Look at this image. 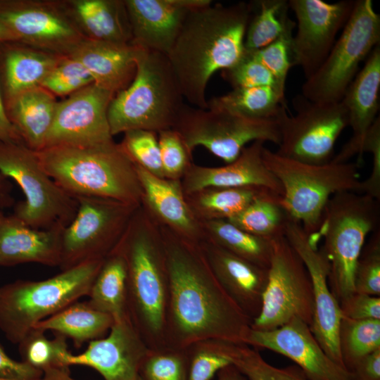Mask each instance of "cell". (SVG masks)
Listing matches in <instances>:
<instances>
[{
    "instance_id": "1",
    "label": "cell",
    "mask_w": 380,
    "mask_h": 380,
    "mask_svg": "<svg viewBox=\"0 0 380 380\" xmlns=\"http://www.w3.org/2000/svg\"><path fill=\"white\" fill-rule=\"evenodd\" d=\"M159 227L169 279L165 346L186 349L208 339L244 343L252 319L220 284L199 243Z\"/></svg>"
},
{
    "instance_id": "2",
    "label": "cell",
    "mask_w": 380,
    "mask_h": 380,
    "mask_svg": "<svg viewBox=\"0 0 380 380\" xmlns=\"http://www.w3.org/2000/svg\"><path fill=\"white\" fill-rule=\"evenodd\" d=\"M252 4L229 6L212 1L192 9L167 57L184 99L207 109L205 91L211 77L231 68L245 53Z\"/></svg>"
},
{
    "instance_id": "3",
    "label": "cell",
    "mask_w": 380,
    "mask_h": 380,
    "mask_svg": "<svg viewBox=\"0 0 380 380\" xmlns=\"http://www.w3.org/2000/svg\"><path fill=\"white\" fill-rule=\"evenodd\" d=\"M114 249L126 263L132 323L150 349L165 346L169 279L165 248L159 224L141 204Z\"/></svg>"
},
{
    "instance_id": "4",
    "label": "cell",
    "mask_w": 380,
    "mask_h": 380,
    "mask_svg": "<svg viewBox=\"0 0 380 380\" xmlns=\"http://www.w3.org/2000/svg\"><path fill=\"white\" fill-rule=\"evenodd\" d=\"M47 174L75 198L96 197L140 205L134 163L113 140L91 146H54L35 151Z\"/></svg>"
},
{
    "instance_id": "5",
    "label": "cell",
    "mask_w": 380,
    "mask_h": 380,
    "mask_svg": "<svg viewBox=\"0 0 380 380\" xmlns=\"http://www.w3.org/2000/svg\"><path fill=\"white\" fill-rule=\"evenodd\" d=\"M184 99L167 55L140 48L134 79L109 105L110 133L113 137L132 129L158 133L172 129Z\"/></svg>"
},
{
    "instance_id": "6",
    "label": "cell",
    "mask_w": 380,
    "mask_h": 380,
    "mask_svg": "<svg viewBox=\"0 0 380 380\" xmlns=\"http://www.w3.org/2000/svg\"><path fill=\"white\" fill-rule=\"evenodd\" d=\"M103 260L61 270L40 281L18 280L0 287V329L18 344L39 322L89 295Z\"/></svg>"
},
{
    "instance_id": "7",
    "label": "cell",
    "mask_w": 380,
    "mask_h": 380,
    "mask_svg": "<svg viewBox=\"0 0 380 380\" xmlns=\"http://www.w3.org/2000/svg\"><path fill=\"white\" fill-rule=\"evenodd\" d=\"M262 156L266 167L282 186L284 208L310 236L318 234L325 208L334 194L358 191L360 181L356 163L309 164L281 156L265 146Z\"/></svg>"
},
{
    "instance_id": "8",
    "label": "cell",
    "mask_w": 380,
    "mask_h": 380,
    "mask_svg": "<svg viewBox=\"0 0 380 380\" xmlns=\"http://www.w3.org/2000/svg\"><path fill=\"white\" fill-rule=\"evenodd\" d=\"M379 201L354 191L334 194L318 234L329 263L328 284L338 303L354 291V274L367 235L377 229Z\"/></svg>"
},
{
    "instance_id": "9",
    "label": "cell",
    "mask_w": 380,
    "mask_h": 380,
    "mask_svg": "<svg viewBox=\"0 0 380 380\" xmlns=\"http://www.w3.org/2000/svg\"><path fill=\"white\" fill-rule=\"evenodd\" d=\"M0 174L14 180L25 199L13 214L38 229L65 227L74 218L77 200L47 174L35 151L22 142L0 141Z\"/></svg>"
},
{
    "instance_id": "10",
    "label": "cell",
    "mask_w": 380,
    "mask_h": 380,
    "mask_svg": "<svg viewBox=\"0 0 380 380\" xmlns=\"http://www.w3.org/2000/svg\"><path fill=\"white\" fill-rule=\"evenodd\" d=\"M380 44V15L372 0H355L351 15L327 57L302 86V95L318 103L341 101L360 63Z\"/></svg>"
},
{
    "instance_id": "11",
    "label": "cell",
    "mask_w": 380,
    "mask_h": 380,
    "mask_svg": "<svg viewBox=\"0 0 380 380\" xmlns=\"http://www.w3.org/2000/svg\"><path fill=\"white\" fill-rule=\"evenodd\" d=\"M191 153L203 146L226 164L234 161L250 144L261 141L279 145L278 119L257 120L222 110L186 104L172 127Z\"/></svg>"
},
{
    "instance_id": "12",
    "label": "cell",
    "mask_w": 380,
    "mask_h": 380,
    "mask_svg": "<svg viewBox=\"0 0 380 380\" xmlns=\"http://www.w3.org/2000/svg\"><path fill=\"white\" fill-rule=\"evenodd\" d=\"M75 199L76 214L61 235V270L105 259L119 243L139 206L103 198Z\"/></svg>"
},
{
    "instance_id": "13",
    "label": "cell",
    "mask_w": 380,
    "mask_h": 380,
    "mask_svg": "<svg viewBox=\"0 0 380 380\" xmlns=\"http://www.w3.org/2000/svg\"><path fill=\"white\" fill-rule=\"evenodd\" d=\"M313 315L312 286L305 264L285 236L273 240L261 310L251 328L270 331L293 319L311 327Z\"/></svg>"
},
{
    "instance_id": "14",
    "label": "cell",
    "mask_w": 380,
    "mask_h": 380,
    "mask_svg": "<svg viewBox=\"0 0 380 380\" xmlns=\"http://www.w3.org/2000/svg\"><path fill=\"white\" fill-rule=\"evenodd\" d=\"M296 115L286 108L277 119L281 139L276 153L302 163L323 165L334 158V146L348 126V115L343 103L313 102L302 94L293 99Z\"/></svg>"
},
{
    "instance_id": "15",
    "label": "cell",
    "mask_w": 380,
    "mask_h": 380,
    "mask_svg": "<svg viewBox=\"0 0 380 380\" xmlns=\"http://www.w3.org/2000/svg\"><path fill=\"white\" fill-rule=\"evenodd\" d=\"M0 23L18 42L63 56L86 38L65 1H0Z\"/></svg>"
},
{
    "instance_id": "16",
    "label": "cell",
    "mask_w": 380,
    "mask_h": 380,
    "mask_svg": "<svg viewBox=\"0 0 380 380\" xmlns=\"http://www.w3.org/2000/svg\"><path fill=\"white\" fill-rule=\"evenodd\" d=\"M355 0L328 3L322 0H289L296 32L291 42L293 65L300 67L305 80L323 63L349 20Z\"/></svg>"
},
{
    "instance_id": "17",
    "label": "cell",
    "mask_w": 380,
    "mask_h": 380,
    "mask_svg": "<svg viewBox=\"0 0 380 380\" xmlns=\"http://www.w3.org/2000/svg\"><path fill=\"white\" fill-rule=\"evenodd\" d=\"M115 94L92 83L58 102L44 148L113 141L108 110Z\"/></svg>"
},
{
    "instance_id": "18",
    "label": "cell",
    "mask_w": 380,
    "mask_h": 380,
    "mask_svg": "<svg viewBox=\"0 0 380 380\" xmlns=\"http://www.w3.org/2000/svg\"><path fill=\"white\" fill-rule=\"evenodd\" d=\"M284 236L303 260L311 279L314 298L311 331L326 354L345 368L339 346L342 315L328 284L329 261L323 251L312 243L310 235L298 222L291 220Z\"/></svg>"
},
{
    "instance_id": "19",
    "label": "cell",
    "mask_w": 380,
    "mask_h": 380,
    "mask_svg": "<svg viewBox=\"0 0 380 380\" xmlns=\"http://www.w3.org/2000/svg\"><path fill=\"white\" fill-rule=\"evenodd\" d=\"M129 315L114 321L108 335L89 342L77 355L65 351L61 355L63 367H89L105 380H139L141 364L149 351Z\"/></svg>"
},
{
    "instance_id": "20",
    "label": "cell",
    "mask_w": 380,
    "mask_h": 380,
    "mask_svg": "<svg viewBox=\"0 0 380 380\" xmlns=\"http://www.w3.org/2000/svg\"><path fill=\"white\" fill-rule=\"evenodd\" d=\"M244 343L278 353L293 361L309 380H355L324 351L310 327L299 319L270 331L250 329Z\"/></svg>"
},
{
    "instance_id": "21",
    "label": "cell",
    "mask_w": 380,
    "mask_h": 380,
    "mask_svg": "<svg viewBox=\"0 0 380 380\" xmlns=\"http://www.w3.org/2000/svg\"><path fill=\"white\" fill-rule=\"evenodd\" d=\"M210 0H124L132 33L130 44L167 55L194 8Z\"/></svg>"
},
{
    "instance_id": "22",
    "label": "cell",
    "mask_w": 380,
    "mask_h": 380,
    "mask_svg": "<svg viewBox=\"0 0 380 380\" xmlns=\"http://www.w3.org/2000/svg\"><path fill=\"white\" fill-rule=\"evenodd\" d=\"M265 142L254 141L245 147L234 161L220 167L193 163L181 179L185 195L208 187L258 186L283 196V188L266 167L262 152Z\"/></svg>"
},
{
    "instance_id": "23",
    "label": "cell",
    "mask_w": 380,
    "mask_h": 380,
    "mask_svg": "<svg viewBox=\"0 0 380 380\" xmlns=\"http://www.w3.org/2000/svg\"><path fill=\"white\" fill-rule=\"evenodd\" d=\"M379 95L380 44L369 53L341 99L348 112V126L352 129L353 135L331 162L346 163L358 154L359 163L363 141L377 118Z\"/></svg>"
},
{
    "instance_id": "24",
    "label": "cell",
    "mask_w": 380,
    "mask_h": 380,
    "mask_svg": "<svg viewBox=\"0 0 380 380\" xmlns=\"http://www.w3.org/2000/svg\"><path fill=\"white\" fill-rule=\"evenodd\" d=\"M199 245L220 284L253 320L261 310L268 269L241 258L206 239Z\"/></svg>"
},
{
    "instance_id": "25",
    "label": "cell",
    "mask_w": 380,
    "mask_h": 380,
    "mask_svg": "<svg viewBox=\"0 0 380 380\" xmlns=\"http://www.w3.org/2000/svg\"><path fill=\"white\" fill-rule=\"evenodd\" d=\"M135 167L142 190L141 204L155 221L184 239L201 241L204 232L186 202L181 180L157 177Z\"/></svg>"
},
{
    "instance_id": "26",
    "label": "cell",
    "mask_w": 380,
    "mask_h": 380,
    "mask_svg": "<svg viewBox=\"0 0 380 380\" xmlns=\"http://www.w3.org/2000/svg\"><path fill=\"white\" fill-rule=\"evenodd\" d=\"M63 229H34L0 211V265L34 262L59 267Z\"/></svg>"
},
{
    "instance_id": "27",
    "label": "cell",
    "mask_w": 380,
    "mask_h": 380,
    "mask_svg": "<svg viewBox=\"0 0 380 380\" xmlns=\"http://www.w3.org/2000/svg\"><path fill=\"white\" fill-rule=\"evenodd\" d=\"M140 48L132 44L83 39L68 56L78 61L94 83L115 94L132 82Z\"/></svg>"
},
{
    "instance_id": "28",
    "label": "cell",
    "mask_w": 380,
    "mask_h": 380,
    "mask_svg": "<svg viewBox=\"0 0 380 380\" xmlns=\"http://www.w3.org/2000/svg\"><path fill=\"white\" fill-rule=\"evenodd\" d=\"M65 1L70 15L86 38L120 44L131 42V28L124 1Z\"/></svg>"
},
{
    "instance_id": "29",
    "label": "cell",
    "mask_w": 380,
    "mask_h": 380,
    "mask_svg": "<svg viewBox=\"0 0 380 380\" xmlns=\"http://www.w3.org/2000/svg\"><path fill=\"white\" fill-rule=\"evenodd\" d=\"M57 104L56 96L42 87L6 101L10 121L23 144L31 150L38 151L44 148Z\"/></svg>"
},
{
    "instance_id": "30",
    "label": "cell",
    "mask_w": 380,
    "mask_h": 380,
    "mask_svg": "<svg viewBox=\"0 0 380 380\" xmlns=\"http://www.w3.org/2000/svg\"><path fill=\"white\" fill-rule=\"evenodd\" d=\"M64 57L27 45H8L4 56L6 101L41 87L52 69Z\"/></svg>"
},
{
    "instance_id": "31",
    "label": "cell",
    "mask_w": 380,
    "mask_h": 380,
    "mask_svg": "<svg viewBox=\"0 0 380 380\" xmlns=\"http://www.w3.org/2000/svg\"><path fill=\"white\" fill-rule=\"evenodd\" d=\"M114 323L113 317L92 307L88 301H76L39 322L33 329L52 331L80 347L84 342L102 338Z\"/></svg>"
},
{
    "instance_id": "32",
    "label": "cell",
    "mask_w": 380,
    "mask_h": 380,
    "mask_svg": "<svg viewBox=\"0 0 380 380\" xmlns=\"http://www.w3.org/2000/svg\"><path fill=\"white\" fill-rule=\"evenodd\" d=\"M87 300L114 321L129 315L127 302V267L122 254L114 249L103 260L89 291Z\"/></svg>"
},
{
    "instance_id": "33",
    "label": "cell",
    "mask_w": 380,
    "mask_h": 380,
    "mask_svg": "<svg viewBox=\"0 0 380 380\" xmlns=\"http://www.w3.org/2000/svg\"><path fill=\"white\" fill-rule=\"evenodd\" d=\"M282 196L265 189L228 220L239 229L273 241L284 236L291 220L281 203Z\"/></svg>"
},
{
    "instance_id": "34",
    "label": "cell",
    "mask_w": 380,
    "mask_h": 380,
    "mask_svg": "<svg viewBox=\"0 0 380 380\" xmlns=\"http://www.w3.org/2000/svg\"><path fill=\"white\" fill-rule=\"evenodd\" d=\"M286 108L285 93L272 87L233 89L208 101V108L257 120L277 119Z\"/></svg>"
},
{
    "instance_id": "35",
    "label": "cell",
    "mask_w": 380,
    "mask_h": 380,
    "mask_svg": "<svg viewBox=\"0 0 380 380\" xmlns=\"http://www.w3.org/2000/svg\"><path fill=\"white\" fill-rule=\"evenodd\" d=\"M268 189L258 186L208 187L185 195L195 217L201 222L229 220Z\"/></svg>"
},
{
    "instance_id": "36",
    "label": "cell",
    "mask_w": 380,
    "mask_h": 380,
    "mask_svg": "<svg viewBox=\"0 0 380 380\" xmlns=\"http://www.w3.org/2000/svg\"><path fill=\"white\" fill-rule=\"evenodd\" d=\"M201 224L204 239L254 265L269 268L273 241L243 231L227 220L203 221Z\"/></svg>"
},
{
    "instance_id": "37",
    "label": "cell",
    "mask_w": 380,
    "mask_h": 380,
    "mask_svg": "<svg viewBox=\"0 0 380 380\" xmlns=\"http://www.w3.org/2000/svg\"><path fill=\"white\" fill-rule=\"evenodd\" d=\"M258 11L251 18L246 32L245 51L260 49L281 36L293 33L296 23L288 15L286 0H260L256 3Z\"/></svg>"
},
{
    "instance_id": "38",
    "label": "cell",
    "mask_w": 380,
    "mask_h": 380,
    "mask_svg": "<svg viewBox=\"0 0 380 380\" xmlns=\"http://www.w3.org/2000/svg\"><path fill=\"white\" fill-rule=\"evenodd\" d=\"M339 346L343 365L351 372L362 358L380 348V319L353 320L342 317Z\"/></svg>"
},
{
    "instance_id": "39",
    "label": "cell",
    "mask_w": 380,
    "mask_h": 380,
    "mask_svg": "<svg viewBox=\"0 0 380 380\" xmlns=\"http://www.w3.org/2000/svg\"><path fill=\"white\" fill-rule=\"evenodd\" d=\"M237 343L208 339L188 347V380H212L220 369L232 365V357Z\"/></svg>"
},
{
    "instance_id": "40",
    "label": "cell",
    "mask_w": 380,
    "mask_h": 380,
    "mask_svg": "<svg viewBox=\"0 0 380 380\" xmlns=\"http://www.w3.org/2000/svg\"><path fill=\"white\" fill-rule=\"evenodd\" d=\"M189 367L186 348L150 349L141 364L139 377L142 380H188Z\"/></svg>"
},
{
    "instance_id": "41",
    "label": "cell",
    "mask_w": 380,
    "mask_h": 380,
    "mask_svg": "<svg viewBox=\"0 0 380 380\" xmlns=\"http://www.w3.org/2000/svg\"><path fill=\"white\" fill-rule=\"evenodd\" d=\"M232 365L250 380H309L297 365L274 367L257 349L242 343L236 345Z\"/></svg>"
},
{
    "instance_id": "42",
    "label": "cell",
    "mask_w": 380,
    "mask_h": 380,
    "mask_svg": "<svg viewBox=\"0 0 380 380\" xmlns=\"http://www.w3.org/2000/svg\"><path fill=\"white\" fill-rule=\"evenodd\" d=\"M22 361L42 372L51 367H64L61 355L68 350L66 338L57 334L49 339L44 331L33 329L19 343Z\"/></svg>"
},
{
    "instance_id": "43",
    "label": "cell",
    "mask_w": 380,
    "mask_h": 380,
    "mask_svg": "<svg viewBox=\"0 0 380 380\" xmlns=\"http://www.w3.org/2000/svg\"><path fill=\"white\" fill-rule=\"evenodd\" d=\"M132 162L160 177H164L157 133L144 129L124 132L120 143Z\"/></svg>"
},
{
    "instance_id": "44",
    "label": "cell",
    "mask_w": 380,
    "mask_h": 380,
    "mask_svg": "<svg viewBox=\"0 0 380 380\" xmlns=\"http://www.w3.org/2000/svg\"><path fill=\"white\" fill-rule=\"evenodd\" d=\"M94 83L87 70L78 61L64 56L51 70L41 87L55 96H68Z\"/></svg>"
},
{
    "instance_id": "45",
    "label": "cell",
    "mask_w": 380,
    "mask_h": 380,
    "mask_svg": "<svg viewBox=\"0 0 380 380\" xmlns=\"http://www.w3.org/2000/svg\"><path fill=\"white\" fill-rule=\"evenodd\" d=\"M354 291L356 293L379 296L380 295V232L376 229L367 245L364 246L354 274Z\"/></svg>"
},
{
    "instance_id": "46",
    "label": "cell",
    "mask_w": 380,
    "mask_h": 380,
    "mask_svg": "<svg viewBox=\"0 0 380 380\" xmlns=\"http://www.w3.org/2000/svg\"><path fill=\"white\" fill-rule=\"evenodd\" d=\"M157 136L164 177L181 180L194 163L192 153L173 129L158 132Z\"/></svg>"
},
{
    "instance_id": "47",
    "label": "cell",
    "mask_w": 380,
    "mask_h": 380,
    "mask_svg": "<svg viewBox=\"0 0 380 380\" xmlns=\"http://www.w3.org/2000/svg\"><path fill=\"white\" fill-rule=\"evenodd\" d=\"M221 75L233 89L267 86L285 93L267 68L246 51L235 65L222 70Z\"/></svg>"
},
{
    "instance_id": "48",
    "label": "cell",
    "mask_w": 380,
    "mask_h": 380,
    "mask_svg": "<svg viewBox=\"0 0 380 380\" xmlns=\"http://www.w3.org/2000/svg\"><path fill=\"white\" fill-rule=\"evenodd\" d=\"M292 37L293 33L286 34L260 49L246 51L265 66L284 89L289 71L293 66L291 51Z\"/></svg>"
},
{
    "instance_id": "49",
    "label": "cell",
    "mask_w": 380,
    "mask_h": 380,
    "mask_svg": "<svg viewBox=\"0 0 380 380\" xmlns=\"http://www.w3.org/2000/svg\"><path fill=\"white\" fill-rule=\"evenodd\" d=\"M372 155V169L369 176L360 181L357 193L380 201V118L378 116L369 129L360 150V162L363 153Z\"/></svg>"
},
{
    "instance_id": "50",
    "label": "cell",
    "mask_w": 380,
    "mask_h": 380,
    "mask_svg": "<svg viewBox=\"0 0 380 380\" xmlns=\"http://www.w3.org/2000/svg\"><path fill=\"white\" fill-rule=\"evenodd\" d=\"M342 317L380 319V298L354 292L339 303Z\"/></svg>"
},
{
    "instance_id": "51",
    "label": "cell",
    "mask_w": 380,
    "mask_h": 380,
    "mask_svg": "<svg viewBox=\"0 0 380 380\" xmlns=\"http://www.w3.org/2000/svg\"><path fill=\"white\" fill-rule=\"evenodd\" d=\"M43 372L23 361L10 357L0 343V378L12 380H39Z\"/></svg>"
},
{
    "instance_id": "52",
    "label": "cell",
    "mask_w": 380,
    "mask_h": 380,
    "mask_svg": "<svg viewBox=\"0 0 380 380\" xmlns=\"http://www.w3.org/2000/svg\"><path fill=\"white\" fill-rule=\"evenodd\" d=\"M351 372L355 380H380V348L362 358Z\"/></svg>"
},
{
    "instance_id": "53",
    "label": "cell",
    "mask_w": 380,
    "mask_h": 380,
    "mask_svg": "<svg viewBox=\"0 0 380 380\" xmlns=\"http://www.w3.org/2000/svg\"><path fill=\"white\" fill-rule=\"evenodd\" d=\"M0 141L22 142L17 130L10 121L0 90Z\"/></svg>"
},
{
    "instance_id": "54",
    "label": "cell",
    "mask_w": 380,
    "mask_h": 380,
    "mask_svg": "<svg viewBox=\"0 0 380 380\" xmlns=\"http://www.w3.org/2000/svg\"><path fill=\"white\" fill-rule=\"evenodd\" d=\"M40 380H77L70 376L69 368L51 367L43 372Z\"/></svg>"
},
{
    "instance_id": "55",
    "label": "cell",
    "mask_w": 380,
    "mask_h": 380,
    "mask_svg": "<svg viewBox=\"0 0 380 380\" xmlns=\"http://www.w3.org/2000/svg\"><path fill=\"white\" fill-rule=\"evenodd\" d=\"M216 377L215 380H250L234 365H229L220 369Z\"/></svg>"
},
{
    "instance_id": "56",
    "label": "cell",
    "mask_w": 380,
    "mask_h": 380,
    "mask_svg": "<svg viewBox=\"0 0 380 380\" xmlns=\"http://www.w3.org/2000/svg\"><path fill=\"white\" fill-rule=\"evenodd\" d=\"M0 42H18L15 35L0 23Z\"/></svg>"
},
{
    "instance_id": "57",
    "label": "cell",
    "mask_w": 380,
    "mask_h": 380,
    "mask_svg": "<svg viewBox=\"0 0 380 380\" xmlns=\"http://www.w3.org/2000/svg\"><path fill=\"white\" fill-rule=\"evenodd\" d=\"M4 178L5 177L0 174V205L4 201H6V200L4 199L5 191H6Z\"/></svg>"
},
{
    "instance_id": "58",
    "label": "cell",
    "mask_w": 380,
    "mask_h": 380,
    "mask_svg": "<svg viewBox=\"0 0 380 380\" xmlns=\"http://www.w3.org/2000/svg\"><path fill=\"white\" fill-rule=\"evenodd\" d=\"M0 380H12V379H7L0 378ZM39 380H40V379H39Z\"/></svg>"
},
{
    "instance_id": "59",
    "label": "cell",
    "mask_w": 380,
    "mask_h": 380,
    "mask_svg": "<svg viewBox=\"0 0 380 380\" xmlns=\"http://www.w3.org/2000/svg\"><path fill=\"white\" fill-rule=\"evenodd\" d=\"M139 380H142L140 377L139 378Z\"/></svg>"
}]
</instances>
